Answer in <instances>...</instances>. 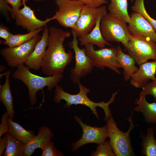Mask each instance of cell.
Segmentation results:
<instances>
[{
    "instance_id": "6da1fadb",
    "label": "cell",
    "mask_w": 156,
    "mask_h": 156,
    "mask_svg": "<svg viewBox=\"0 0 156 156\" xmlns=\"http://www.w3.org/2000/svg\"><path fill=\"white\" fill-rule=\"evenodd\" d=\"M49 30L47 48L41 67L42 71L49 76L62 74L73 57L72 52H66L63 44L65 39L70 36V33L53 26L49 27Z\"/></svg>"
},
{
    "instance_id": "7a4b0ae2",
    "label": "cell",
    "mask_w": 156,
    "mask_h": 156,
    "mask_svg": "<svg viewBox=\"0 0 156 156\" xmlns=\"http://www.w3.org/2000/svg\"><path fill=\"white\" fill-rule=\"evenodd\" d=\"M79 92L77 94H72L64 91L60 86L55 87V95L53 98L54 101L56 103H60L62 100H64L66 103L64 105V108L68 107L73 105L78 104L85 105L89 107L97 118H99L96 107H99L103 109L105 116L104 120L107 121L110 117L112 116L111 110L109 108V105L115 101L116 96L118 91L115 92L112 94L110 99L107 102L102 101L99 103L94 102L89 99L88 94L90 92L89 89L82 85L80 82L78 83Z\"/></svg>"
},
{
    "instance_id": "3957f363",
    "label": "cell",
    "mask_w": 156,
    "mask_h": 156,
    "mask_svg": "<svg viewBox=\"0 0 156 156\" xmlns=\"http://www.w3.org/2000/svg\"><path fill=\"white\" fill-rule=\"evenodd\" d=\"M29 69L22 64L17 67L12 76L14 78L22 81L27 86L29 99L32 106L37 102L36 94L38 91L46 86L49 90H52L58 86L63 76L60 74L43 77L33 73Z\"/></svg>"
},
{
    "instance_id": "277c9868",
    "label": "cell",
    "mask_w": 156,
    "mask_h": 156,
    "mask_svg": "<svg viewBox=\"0 0 156 156\" xmlns=\"http://www.w3.org/2000/svg\"><path fill=\"white\" fill-rule=\"evenodd\" d=\"M100 29L106 41L121 42L127 51L132 34L126 22L107 13L102 17Z\"/></svg>"
},
{
    "instance_id": "5b68a950",
    "label": "cell",
    "mask_w": 156,
    "mask_h": 156,
    "mask_svg": "<svg viewBox=\"0 0 156 156\" xmlns=\"http://www.w3.org/2000/svg\"><path fill=\"white\" fill-rule=\"evenodd\" d=\"M127 119L130 122V126L128 131L126 132L120 131L118 128L112 116L106 121L109 143L116 156L134 155L130 134L135 125L131 115Z\"/></svg>"
},
{
    "instance_id": "8992f818",
    "label": "cell",
    "mask_w": 156,
    "mask_h": 156,
    "mask_svg": "<svg viewBox=\"0 0 156 156\" xmlns=\"http://www.w3.org/2000/svg\"><path fill=\"white\" fill-rule=\"evenodd\" d=\"M126 51L139 65L150 59L156 60V42L148 38L132 34Z\"/></svg>"
},
{
    "instance_id": "52a82bcc",
    "label": "cell",
    "mask_w": 156,
    "mask_h": 156,
    "mask_svg": "<svg viewBox=\"0 0 156 156\" xmlns=\"http://www.w3.org/2000/svg\"><path fill=\"white\" fill-rule=\"evenodd\" d=\"M72 33L73 38L68 45L74 52L75 64L70 70V78L74 83L77 84L80 82L82 77L91 72L94 66L92 60L86 54L85 48L79 47L77 36L75 33Z\"/></svg>"
},
{
    "instance_id": "ba28073f",
    "label": "cell",
    "mask_w": 156,
    "mask_h": 156,
    "mask_svg": "<svg viewBox=\"0 0 156 156\" xmlns=\"http://www.w3.org/2000/svg\"><path fill=\"white\" fill-rule=\"evenodd\" d=\"M84 46L86 54L92 60L94 66L102 70L108 68L116 73L121 74L119 68L121 67L116 60L117 47L95 50L92 44H88Z\"/></svg>"
},
{
    "instance_id": "9c48e42d",
    "label": "cell",
    "mask_w": 156,
    "mask_h": 156,
    "mask_svg": "<svg viewBox=\"0 0 156 156\" xmlns=\"http://www.w3.org/2000/svg\"><path fill=\"white\" fill-rule=\"evenodd\" d=\"M57 9L51 17L61 26L66 28H74L75 23L84 5L74 0H55Z\"/></svg>"
},
{
    "instance_id": "30bf717a",
    "label": "cell",
    "mask_w": 156,
    "mask_h": 156,
    "mask_svg": "<svg viewBox=\"0 0 156 156\" xmlns=\"http://www.w3.org/2000/svg\"><path fill=\"white\" fill-rule=\"evenodd\" d=\"M41 36L38 34L30 41L17 47L3 48L1 50V54L9 66L17 67L25 63L40 40Z\"/></svg>"
},
{
    "instance_id": "8fae6325",
    "label": "cell",
    "mask_w": 156,
    "mask_h": 156,
    "mask_svg": "<svg viewBox=\"0 0 156 156\" xmlns=\"http://www.w3.org/2000/svg\"><path fill=\"white\" fill-rule=\"evenodd\" d=\"M74 118L81 127L83 134L79 140L72 144L73 151H76L82 146L88 143L100 144L103 143L108 137L107 124L101 127H92L84 123L77 116H75Z\"/></svg>"
},
{
    "instance_id": "7c38bea8",
    "label": "cell",
    "mask_w": 156,
    "mask_h": 156,
    "mask_svg": "<svg viewBox=\"0 0 156 156\" xmlns=\"http://www.w3.org/2000/svg\"><path fill=\"white\" fill-rule=\"evenodd\" d=\"M101 10L84 5L71 32L80 37L90 33L94 27Z\"/></svg>"
},
{
    "instance_id": "4fadbf2b",
    "label": "cell",
    "mask_w": 156,
    "mask_h": 156,
    "mask_svg": "<svg viewBox=\"0 0 156 156\" xmlns=\"http://www.w3.org/2000/svg\"><path fill=\"white\" fill-rule=\"evenodd\" d=\"M27 1L26 0H23V7L19 9L14 17L16 25L29 32L45 27L48 22L52 20L51 17L44 20L38 18L34 11L26 5Z\"/></svg>"
},
{
    "instance_id": "5bb4252c",
    "label": "cell",
    "mask_w": 156,
    "mask_h": 156,
    "mask_svg": "<svg viewBox=\"0 0 156 156\" xmlns=\"http://www.w3.org/2000/svg\"><path fill=\"white\" fill-rule=\"evenodd\" d=\"M139 66L137 70L131 77L130 83L135 88L142 89L150 80L156 81V60L146 61Z\"/></svg>"
},
{
    "instance_id": "9a60e30c",
    "label": "cell",
    "mask_w": 156,
    "mask_h": 156,
    "mask_svg": "<svg viewBox=\"0 0 156 156\" xmlns=\"http://www.w3.org/2000/svg\"><path fill=\"white\" fill-rule=\"evenodd\" d=\"M128 27L132 34L148 38L156 42V31L140 14L133 12Z\"/></svg>"
},
{
    "instance_id": "2e32d148",
    "label": "cell",
    "mask_w": 156,
    "mask_h": 156,
    "mask_svg": "<svg viewBox=\"0 0 156 156\" xmlns=\"http://www.w3.org/2000/svg\"><path fill=\"white\" fill-rule=\"evenodd\" d=\"M49 36V29L46 26L44 29L40 40L25 63L29 69L38 70L41 68L48 46Z\"/></svg>"
},
{
    "instance_id": "e0dca14e",
    "label": "cell",
    "mask_w": 156,
    "mask_h": 156,
    "mask_svg": "<svg viewBox=\"0 0 156 156\" xmlns=\"http://www.w3.org/2000/svg\"><path fill=\"white\" fill-rule=\"evenodd\" d=\"M107 6L102 5L95 25L92 30L86 35L79 37V40L81 46L90 44L95 45L100 48H103L107 44L111 46L104 38L100 29L101 22L103 16L107 13Z\"/></svg>"
},
{
    "instance_id": "ac0fdd59",
    "label": "cell",
    "mask_w": 156,
    "mask_h": 156,
    "mask_svg": "<svg viewBox=\"0 0 156 156\" xmlns=\"http://www.w3.org/2000/svg\"><path fill=\"white\" fill-rule=\"evenodd\" d=\"M53 137V132L47 126H43L38 130V133L28 143L24 145L23 156H30L37 148L41 149Z\"/></svg>"
},
{
    "instance_id": "d6986e66",
    "label": "cell",
    "mask_w": 156,
    "mask_h": 156,
    "mask_svg": "<svg viewBox=\"0 0 156 156\" xmlns=\"http://www.w3.org/2000/svg\"><path fill=\"white\" fill-rule=\"evenodd\" d=\"M11 73V71L9 70L0 74L1 77L5 76V79L4 84L0 85V100L5 106L6 112L9 114V117L13 119L15 111L9 82Z\"/></svg>"
},
{
    "instance_id": "ffe728a7",
    "label": "cell",
    "mask_w": 156,
    "mask_h": 156,
    "mask_svg": "<svg viewBox=\"0 0 156 156\" xmlns=\"http://www.w3.org/2000/svg\"><path fill=\"white\" fill-rule=\"evenodd\" d=\"M117 49V61L123 69L124 79L127 81L130 79L138 68L135 66L136 62L132 57L128 54L125 53L120 46H118Z\"/></svg>"
},
{
    "instance_id": "44dd1931",
    "label": "cell",
    "mask_w": 156,
    "mask_h": 156,
    "mask_svg": "<svg viewBox=\"0 0 156 156\" xmlns=\"http://www.w3.org/2000/svg\"><path fill=\"white\" fill-rule=\"evenodd\" d=\"M146 96H139L136 99L135 103L137 105L134 109L137 112L142 113L145 120L148 123H156V103L148 102Z\"/></svg>"
},
{
    "instance_id": "7402d4cb",
    "label": "cell",
    "mask_w": 156,
    "mask_h": 156,
    "mask_svg": "<svg viewBox=\"0 0 156 156\" xmlns=\"http://www.w3.org/2000/svg\"><path fill=\"white\" fill-rule=\"evenodd\" d=\"M108 9L114 17L128 24L131 22L128 11L127 0H109ZM132 2L135 0H131Z\"/></svg>"
},
{
    "instance_id": "603a6c76",
    "label": "cell",
    "mask_w": 156,
    "mask_h": 156,
    "mask_svg": "<svg viewBox=\"0 0 156 156\" xmlns=\"http://www.w3.org/2000/svg\"><path fill=\"white\" fill-rule=\"evenodd\" d=\"M12 119L10 117L8 119L9 129L8 133L25 144L28 143L35 136L33 131L25 129Z\"/></svg>"
},
{
    "instance_id": "cb8c5ba5",
    "label": "cell",
    "mask_w": 156,
    "mask_h": 156,
    "mask_svg": "<svg viewBox=\"0 0 156 156\" xmlns=\"http://www.w3.org/2000/svg\"><path fill=\"white\" fill-rule=\"evenodd\" d=\"M41 28L23 34L13 35L6 40H0V43L6 45L10 47H17L25 43L32 39L42 30Z\"/></svg>"
},
{
    "instance_id": "d4e9b609",
    "label": "cell",
    "mask_w": 156,
    "mask_h": 156,
    "mask_svg": "<svg viewBox=\"0 0 156 156\" xmlns=\"http://www.w3.org/2000/svg\"><path fill=\"white\" fill-rule=\"evenodd\" d=\"M8 144L4 156H23L25 144L8 133H6Z\"/></svg>"
},
{
    "instance_id": "484cf974",
    "label": "cell",
    "mask_w": 156,
    "mask_h": 156,
    "mask_svg": "<svg viewBox=\"0 0 156 156\" xmlns=\"http://www.w3.org/2000/svg\"><path fill=\"white\" fill-rule=\"evenodd\" d=\"M154 131L152 128H148L146 135L142 136V153L146 156H156V140Z\"/></svg>"
},
{
    "instance_id": "4316f807",
    "label": "cell",
    "mask_w": 156,
    "mask_h": 156,
    "mask_svg": "<svg viewBox=\"0 0 156 156\" xmlns=\"http://www.w3.org/2000/svg\"><path fill=\"white\" fill-rule=\"evenodd\" d=\"M144 0H135L134 4L131 7V9L134 12L139 13L143 16L156 31V20L151 17L147 12L144 7Z\"/></svg>"
},
{
    "instance_id": "83f0119b",
    "label": "cell",
    "mask_w": 156,
    "mask_h": 156,
    "mask_svg": "<svg viewBox=\"0 0 156 156\" xmlns=\"http://www.w3.org/2000/svg\"><path fill=\"white\" fill-rule=\"evenodd\" d=\"M92 156H115L116 155L112 148L107 140L98 145L96 150L91 154Z\"/></svg>"
},
{
    "instance_id": "f1b7e54d",
    "label": "cell",
    "mask_w": 156,
    "mask_h": 156,
    "mask_svg": "<svg viewBox=\"0 0 156 156\" xmlns=\"http://www.w3.org/2000/svg\"><path fill=\"white\" fill-rule=\"evenodd\" d=\"M42 153L41 156H62V152L58 150L54 143L50 141L45 144L41 149Z\"/></svg>"
},
{
    "instance_id": "f546056e",
    "label": "cell",
    "mask_w": 156,
    "mask_h": 156,
    "mask_svg": "<svg viewBox=\"0 0 156 156\" xmlns=\"http://www.w3.org/2000/svg\"><path fill=\"white\" fill-rule=\"evenodd\" d=\"M142 89L139 96H146L147 95H151L156 101V81L148 82Z\"/></svg>"
},
{
    "instance_id": "4dcf8cb0",
    "label": "cell",
    "mask_w": 156,
    "mask_h": 156,
    "mask_svg": "<svg viewBox=\"0 0 156 156\" xmlns=\"http://www.w3.org/2000/svg\"><path fill=\"white\" fill-rule=\"evenodd\" d=\"M9 117V114L7 112L2 116L0 125V138H2L3 135L8 132L9 127L8 120Z\"/></svg>"
},
{
    "instance_id": "1f68e13d",
    "label": "cell",
    "mask_w": 156,
    "mask_h": 156,
    "mask_svg": "<svg viewBox=\"0 0 156 156\" xmlns=\"http://www.w3.org/2000/svg\"><path fill=\"white\" fill-rule=\"evenodd\" d=\"M84 5L95 8H99L107 3L108 0H74Z\"/></svg>"
},
{
    "instance_id": "d6a6232c",
    "label": "cell",
    "mask_w": 156,
    "mask_h": 156,
    "mask_svg": "<svg viewBox=\"0 0 156 156\" xmlns=\"http://www.w3.org/2000/svg\"><path fill=\"white\" fill-rule=\"evenodd\" d=\"M6 2L10 5L13 10V14L11 16L12 18L14 17L17 12L19 10L20 7L23 5V0H5ZM27 1L28 0H26Z\"/></svg>"
},
{
    "instance_id": "836d02e7",
    "label": "cell",
    "mask_w": 156,
    "mask_h": 156,
    "mask_svg": "<svg viewBox=\"0 0 156 156\" xmlns=\"http://www.w3.org/2000/svg\"><path fill=\"white\" fill-rule=\"evenodd\" d=\"M13 34L9 31V28L3 24L0 26V37L4 40H8Z\"/></svg>"
},
{
    "instance_id": "e575fe53",
    "label": "cell",
    "mask_w": 156,
    "mask_h": 156,
    "mask_svg": "<svg viewBox=\"0 0 156 156\" xmlns=\"http://www.w3.org/2000/svg\"><path fill=\"white\" fill-rule=\"evenodd\" d=\"M0 9L1 11L5 14L9 12L12 16L13 14V10L11 7L8 5L5 0H0Z\"/></svg>"
},
{
    "instance_id": "d590c367",
    "label": "cell",
    "mask_w": 156,
    "mask_h": 156,
    "mask_svg": "<svg viewBox=\"0 0 156 156\" xmlns=\"http://www.w3.org/2000/svg\"><path fill=\"white\" fill-rule=\"evenodd\" d=\"M8 144V137L6 133L2 138H0V156H1L5 151Z\"/></svg>"
},
{
    "instance_id": "8d00e7d4",
    "label": "cell",
    "mask_w": 156,
    "mask_h": 156,
    "mask_svg": "<svg viewBox=\"0 0 156 156\" xmlns=\"http://www.w3.org/2000/svg\"><path fill=\"white\" fill-rule=\"evenodd\" d=\"M34 1H43L44 0H33Z\"/></svg>"
}]
</instances>
